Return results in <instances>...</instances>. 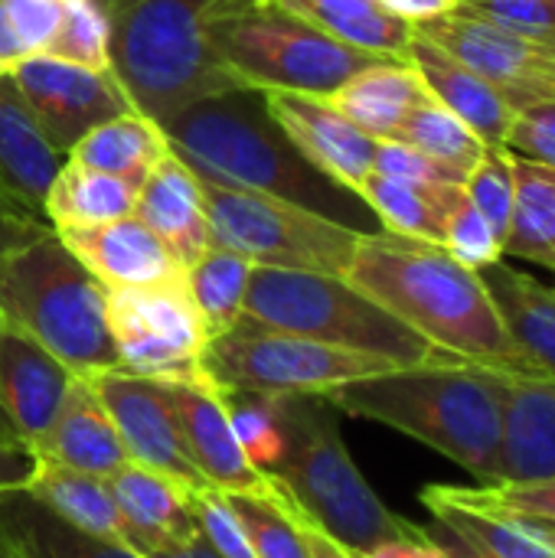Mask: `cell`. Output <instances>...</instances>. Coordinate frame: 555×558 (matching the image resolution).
Instances as JSON below:
<instances>
[{"mask_svg": "<svg viewBox=\"0 0 555 558\" xmlns=\"http://www.w3.org/2000/svg\"><path fill=\"white\" fill-rule=\"evenodd\" d=\"M555 477V383L507 376L500 481L527 484Z\"/></svg>", "mask_w": 555, "mask_h": 558, "instance_id": "cb8c5ba5", "label": "cell"}, {"mask_svg": "<svg viewBox=\"0 0 555 558\" xmlns=\"http://www.w3.org/2000/svg\"><path fill=\"white\" fill-rule=\"evenodd\" d=\"M464 10L487 16L520 36L555 49V0H458Z\"/></svg>", "mask_w": 555, "mask_h": 558, "instance_id": "ee69618b", "label": "cell"}, {"mask_svg": "<svg viewBox=\"0 0 555 558\" xmlns=\"http://www.w3.org/2000/svg\"><path fill=\"white\" fill-rule=\"evenodd\" d=\"M245 523L255 558H311L301 533L298 507L275 484L272 494H226Z\"/></svg>", "mask_w": 555, "mask_h": 558, "instance_id": "74e56055", "label": "cell"}, {"mask_svg": "<svg viewBox=\"0 0 555 558\" xmlns=\"http://www.w3.org/2000/svg\"><path fill=\"white\" fill-rule=\"evenodd\" d=\"M386 369H396V363L307 337L265 330L245 320L213 337L206 347V376L219 389L265 396H327L337 386L379 376Z\"/></svg>", "mask_w": 555, "mask_h": 558, "instance_id": "30bf717a", "label": "cell"}, {"mask_svg": "<svg viewBox=\"0 0 555 558\" xmlns=\"http://www.w3.org/2000/svg\"><path fill=\"white\" fill-rule=\"evenodd\" d=\"M209 43L242 88L314 98H330L383 59L327 36L275 0H229L209 26Z\"/></svg>", "mask_w": 555, "mask_h": 558, "instance_id": "ba28073f", "label": "cell"}, {"mask_svg": "<svg viewBox=\"0 0 555 558\" xmlns=\"http://www.w3.org/2000/svg\"><path fill=\"white\" fill-rule=\"evenodd\" d=\"M415 33L474 69L507 98L514 111L555 98V49L546 43L478 16L461 3L415 23Z\"/></svg>", "mask_w": 555, "mask_h": 558, "instance_id": "7c38bea8", "label": "cell"}, {"mask_svg": "<svg viewBox=\"0 0 555 558\" xmlns=\"http://www.w3.org/2000/svg\"><path fill=\"white\" fill-rule=\"evenodd\" d=\"M226 415L232 425V435L245 454V461L272 477L285 458V412H281V396H265V392H245V389H222Z\"/></svg>", "mask_w": 555, "mask_h": 558, "instance_id": "d590c367", "label": "cell"}, {"mask_svg": "<svg viewBox=\"0 0 555 558\" xmlns=\"http://www.w3.org/2000/svg\"><path fill=\"white\" fill-rule=\"evenodd\" d=\"M62 163L65 154L46 137L13 75H0V190L20 206L43 213Z\"/></svg>", "mask_w": 555, "mask_h": 558, "instance_id": "44dd1931", "label": "cell"}, {"mask_svg": "<svg viewBox=\"0 0 555 558\" xmlns=\"http://www.w3.org/2000/svg\"><path fill=\"white\" fill-rule=\"evenodd\" d=\"M193 517H196V530L200 536L219 553L222 558H255L245 523L239 520V513L232 510L229 497L216 487L196 490L193 497Z\"/></svg>", "mask_w": 555, "mask_h": 558, "instance_id": "b9f144b4", "label": "cell"}, {"mask_svg": "<svg viewBox=\"0 0 555 558\" xmlns=\"http://www.w3.org/2000/svg\"><path fill=\"white\" fill-rule=\"evenodd\" d=\"M432 98L422 75L406 59H379L357 72L327 101L376 141H396L406 118Z\"/></svg>", "mask_w": 555, "mask_h": 558, "instance_id": "484cf974", "label": "cell"}, {"mask_svg": "<svg viewBox=\"0 0 555 558\" xmlns=\"http://www.w3.org/2000/svg\"><path fill=\"white\" fill-rule=\"evenodd\" d=\"M33 458H52L65 468H75V471H85V474H95L105 481L111 474H118L124 464H131L114 422L108 418V412L101 409V402L95 399L88 383L79 376L65 396L59 418L39 441Z\"/></svg>", "mask_w": 555, "mask_h": 558, "instance_id": "d4e9b609", "label": "cell"}, {"mask_svg": "<svg viewBox=\"0 0 555 558\" xmlns=\"http://www.w3.org/2000/svg\"><path fill=\"white\" fill-rule=\"evenodd\" d=\"M478 494L497 507L553 520L555 523V477L553 481H527V484H478Z\"/></svg>", "mask_w": 555, "mask_h": 558, "instance_id": "7dc6e473", "label": "cell"}, {"mask_svg": "<svg viewBox=\"0 0 555 558\" xmlns=\"http://www.w3.org/2000/svg\"><path fill=\"white\" fill-rule=\"evenodd\" d=\"M298 520H301V533H304V543H307V556L311 558H360V553L340 546L334 536H327L321 526H314L301 510H298Z\"/></svg>", "mask_w": 555, "mask_h": 558, "instance_id": "f907efd6", "label": "cell"}, {"mask_svg": "<svg viewBox=\"0 0 555 558\" xmlns=\"http://www.w3.org/2000/svg\"><path fill=\"white\" fill-rule=\"evenodd\" d=\"M242 320L327 347L383 356L396 366L455 363L343 275L252 268ZM464 363V360H461Z\"/></svg>", "mask_w": 555, "mask_h": 558, "instance_id": "52a82bcc", "label": "cell"}, {"mask_svg": "<svg viewBox=\"0 0 555 558\" xmlns=\"http://www.w3.org/2000/svg\"><path fill=\"white\" fill-rule=\"evenodd\" d=\"M386 10H393L396 16L409 20L412 26L422 23V20H432L438 13H448L458 0H379Z\"/></svg>", "mask_w": 555, "mask_h": 558, "instance_id": "816d5d0a", "label": "cell"}, {"mask_svg": "<svg viewBox=\"0 0 555 558\" xmlns=\"http://www.w3.org/2000/svg\"><path fill=\"white\" fill-rule=\"evenodd\" d=\"M23 490L33 494L43 507H49L59 520L72 523L75 530L128 546L124 523L105 477L65 468L52 458H33V471Z\"/></svg>", "mask_w": 555, "mask_h": 558, "instance_id": "f1b7e54d", "label": "cell"}, {"mask_svg": "<svg viewBox=\"0 0 555 558\" xmlns=\"http://www.w3.org/2000/svg\"><path fill=\"white\" fill-rule=\"evenodd\" d=\"M396 141H402V144H409V147L442 160L445 167L458 170L464 180L478 167V160L484 157V141L458 114H451L445 105H438L435 98H425L406 118V124L399 128Z\"/></svg>", "mask_w": 555, "mask_h": 558, "instance_id": "8d00e7d4", "label": "cell"}, {"mask_svg": "<svg viewBox=\"0 0 555 558\" xmlns=\"http://www.w3.org/2000/svg\"><path fill=\"white\" fill-rule=\"evenodd\" d=\"M432 523L422 526L445 558H555V523L497 507L478 487L432 484L419 494Z\"/></svg>", "mask_w": 555, "mask_h": 558, "instance_id": "5bb4252c", "label": "cell"}, {"mask_svg": "<svg viewBox=\"0 0 555 558\" xmlns=\"http://www.w3.org/2000/svg\"><path fill=\"white\" fill-rule=\"evenodd\" d=\"M13 82L20 85L46 137L65 157L92 128L134 108L111 72H95L52 56L23 59L13 69Z\"/></svg>", "mask_w": 555, "mask_h": 558, "instance_id": "9a60e30c", "label": "cell"}, {"mask_svg": "<svg viewBox=\"0 0 555 558\" xmlns=\"http://www.w3.org/2000/svg\"><path fill=\"white\" fill-rule=\"evenodd\" d=\"M43 56L111 72V20L101 0H65L62 20Z\"/></svg>", "mask_w": 555, "mask_h": 558, "instance_id": "f35d334b", "label": "cell"}, {"mask_svg": "<svg viewBox=\"0 0 555 558\" xmlns=\"http://www.w3.org/2000/svg\"><path fill=\"white\" fill-rule=\"evenodd\" d=\"M23 59H29V56H26V49H23L16 29L10 26V20H7V13H3V7H0V75H13V69H16Z\"/></svg>", "mask_w": 555, "mask_h": 558, "instance_id": "db71d44e", "label": "cell"}, {"mask_svg": "<svg viewBox=\"0 0 555 558\" xmlns=\"http://www.w3.org/2000/svg\"><path fill=\"white\" fill-rule=\"evenodd\" d=\"M0 539L20 558H144L124 543L75 530L23 487L0 490Z\"/></svg>", "mask_w": 555, "mask_h": 558, "instance_id": "83f0119b", "label": "cell"}, {"mask_svg": "<svg viewBox=\"0 0 555 558\" xmlns=\"http://www.w3.org/2000/svg\"><path fill=\"white\" fill-rule=\"evenodd\" d=\"M65 0H0L10 26L16 29L26 56H43L59 20H62Z\"/></svg>", "mask_w": 555, "mask_h": 558, "instance_id": "bcb514c9", "label": "cell"}, {"mask_svg": "<svg viewBox=\"0 0 555 558\" xmlns=\"http://www.w3.org/2000/svg\"><path fill=\"white\" fill-rule=\"evenodd\" d=\"M373 170L386 173V177H399V180H415V183H464V177L458 170L445 167L442 160H435L402 141H379Z\"/></svg>", "mask_w": 555, "mask_h": 558, "instance_id": "f6af8a7d", "label": "cell"}, {"mask_svg": "<svg viewBox=\"0 0 555 558\" xmlns=\"http://www.w3.org/2000/svg\"><path fill=\"white\" fill-rule=\"evenodd\" d=\"M504 392L507 373L455 360L396 366L337 386L324 399L343 415L389 425L435 448L487 487L500 481Z\"/></svg>", "mask_w": 555, "mask_h": 558, "instance_id": "7a4b0ae2", "label": "cell"}, {"mask_svg": "<svg viewBox=\"0 0 555 558\" xmlns=\"http://www.w3.org/2000/svg\"><path fill=\"white\" fill-rule=\"evenodd\" d=\"M281 412L288 445L272 481L314 526L360 556L383 543L425 539V530L396 517L360 474L324 396H281Z\"/></svg>", "mask_w": 555, "mask_h": 558, "instance_id": "5b68a950", "label": "cell"}, {"mask_svg": "<svg viewBox=\"0 0 555 558\" xmlns=\"http://www.w3.org/2000/svg\"><path fill=\"white\" fill-rule=\"evenodd\" d=\"M144 558H222L200 533H193L190 539L183 543H173V546H164V549H154L150 556Z\"/></svg>", "mask_w": 555, "mask_h": 558, "instance_id": "11a10c76", "label": "cell"}, {"mask_svg": "<svg viewBox=\"0 0 555 558\" xmlns=\"http://www.w3.org/2000/svg\"><path fill=\"white\" fill-rule=\"evenodd\" d=\"M160 131L167 147L203 183L288 199L353 226L347 206L360 196L337 186L294 147L255 88L203 98L164 121Z\"/></svg>", "mask_w": 555, "mask_h": 558, "instance_id": "3957f363", "label": "cell"}, {"mask_svg": "<svg viewBox=\"0 0 555 558\" xmlns=\"http://www.w3.org/2000/svg\"><path fill=\"white\" fill-rule=\"evenodd\" d=\"M137 190L141 186L124 177H114V173H105V170H95L65 157L62 170L56 173L46 193L43 216L49 219L52 232L114 222L134 213Z\"/></svg>", "mask_w": 555, "mask_h": 558, "instance_id": "1f68e13d", "label": "cell"}, {"mask_svg": "<svg viewBox=\"0 0 555 558\" xmlns=\"http://www.w3.org/2000/svg\"><path fill=\"white\" fill-rule=\"evenodd\" d=\"M56 235L101 281L105 291L147 288L183 275L170 248L134 213L101 226L62 229Z\"/></svg>", "mask_w": 555, "mask_h": 558, "instance_id": "d6986e66", "label": "cell"}, {"mask_svg": "<svg viewBox=\"0 0 555 558\" xmlns=\"http://www.w3.org/2000/svg\"><path fill=\"white\" fill-rule=\"evenodd\" d=\"M275 3L307 20L311 26L324 29L327 36L383 59H406L409 43L415 36V26L396 16L393 10H386L379 0H275Z\"/></svg>", "mask_w": 555, "mask_h": 558, "instance_id": "4dcf8cb0", "label": "cell"}, {"mask_svg": "<svg viewBox=\"0 0 555 558\" xmlns=\"http://www.w3.org/2000/svg\"><path fill=\"white\" fill-rule=\"evenodd\" d=\"M134 216L170 248L183 271L213 245L203 183L173 150H167L144 177Z\"/></svg>", "mask_w": 555, "mask_h": 558, "instance_id": "ffe728a7", "label": "cell"}, {"mask_svg": "<svg viewBox=\"0 0 555 558\" xmlns=\"http://www.w3.org/2000/svg\"><path fill=\"white\" fill-rule=\"evenodd\" d=\"M101 3L111 20V75L150 121L164 124L203 98L242 88L209 43V26L229 0Z\"/></svg>", "mask_w": 555, "mask_h": 558, "instance_id": "277c9868", "label": "cell"}, {"mask_svg": "<svg viewBox=\"0 0 555 558\" xmlns=\"http://www.w3.org/2000/svg\"><path fill=\"white\" fill-rule=\"evenodd\" d=\"M510 340L536 366L543 379L555 383V288L540 284L507 258L478 268Z\"/></svg>", "mask_w": 555, "mask_h": 558, "instance_id": "4316f807", "label": "cell"}, {"mask_svg": "<svg viewBox=\"0 0 555 558\" xmlns=\"http://www.w3.org/2000/svg\"><path fill=\"white\" fill-rule=\"evenodd\" d=\"M43 232H49V229H46L26 206H20L13 196H7V193L0 190V258L10 255L13 248L33 242V239L43 235Z\"/></svg>", "mask_w": 555, "mask_h": 558, "instance_id": "c3c4849f", "label": "cell"}, {"mask_svg": "<svg viewBox=\"0 0 555 558\" xmlns=\"http://www.w3.org/2000/svg\"><path fill=\"white\" fill-rule=\"evenodd\" d=\"M504 147L517 160L555 170V98L520 108L510 121Z\"/></svg>", "mask_w": 555, "mask_h": 558, "instance_id": "7bdbcfd3", "label": "cell"}, {"mask_svg": "<svg viewBox=\"0 0 555 558\" xmlns=\"http://www.w3.org/2000/svg\"><path fill=\"white\" fill-rule=\"evenodd\" d=\"M108 330L118 369L157 383H206L209 330L186 291L183 275L108 291Z\"/></svg>", "mask_w": 555, "mask_h": 558, "instance_id": "8fae6325", "label": "cell"}, {"mask_svg": "<svg viewBox=\"0 0 555 558\" xmlns=\"http://www.w3.org/2000/svg\"><path fill=\"white\" fill-rule=\"evenodd\" d=\"M0 558H20V556H16V553H13V549H10V546L0 539Z\"/></svg>", "mask_w": 555, "mask_h": 558, "instance_id": "9f6ffc18", "label": "cell"}, {"mask_svg": "<svg viewBox=\"0 0 555 558\" xmlns=\"http://www.w3.org/2000/svg\"><path fill=\"white\" fill-rule=\"evenodd\" d=\"M170 147H167V137H164L160 124L150 121L147 114H141L137 108H131V111H124L118 118H108L105 124L92 128L69 150V157L85 163V167L124 177V180L141 186L144 177L154 170V163Z\"/></svg>", "mask_w": 555, "mask_h": 558, "instance_id": "d6a6232c", "label": "cell"}, {"mask_svg": "<svg viewBox=\"0 0 555 558\" xmlns=\"http://www.w3.org/2000/svg\"><path fill=\"white\" fill-rule=\"evenodd\" d=\"M268 114L294 141V147L337 186L360 196L363 180L373 173L376 137L343 118L327 98L298 92H262Z\"/></svg>", "mask_w": 555, "mask_h": 558, "instance_id": "2e32d148", "label": "cell"}, {"mask_svg": "<svg viewBox=\"0 0 555 558\" xmlns=\"http://www.w3.org/2000/svg\"><path fill=\"white\" fill-rule=\"evenodd\" d=\"M461 265L468 268H487L494 262L504 258V242L497 239V232L491 229V222L474 209V203L468 199V193H461V199L455 203L451 216H448V229H445V242H442Z\"/></svg>", "mask_w": 555, "mask_h": 558, "instance_id": "60d3db41", "label": "cell"}, {"mask_svg": "<svg viewBox=\"0 0 555 558\" xmlns=\"http://www.w3.org/2000/svg\"><path fill=\"white\" fill-rule=\"evenodd\" d=\"M514 216L504 258H523L555 271V170L514 157Z\"/></svg>", "mask_w": 555, "mask_h": 558, "instance_id": "836d02e7", "label": "cell"}, {"mask_svg": "<svg viewBox=\"0 0 555 558\" xmlns=\"http://www.w3.org/2000/svg\"><path fill=\"white\" fill-rule=\"evenodd\" d=\"M170 396H173V409L183 428L186 451L209 487L222 494H272L275 490V481L245 461L232 435L229 415H226L222 389L213 379L173 383Z\"/></svg>", "mask_w": 555, "mask_h": 558, "instance_id": "ac0fdd59", "label": "cell"}, {"mask_svg": "<svg viewBox=\"0 0 555 558\" xmlns=\"http://www.w3.org/2000/svg\"><path fill=\"white\" fill-rule=\"evenodd\" d=\"M252 262L232 248L222 245H209L186 271V291L209 330V340L232 330L242 320V307H245V294H249V281H252Z\"/></svg>", "mask_w": 555, "mask_h": 558, "instance_id": "e575fe53", "label": "cell"}, {"mask_svg": "<svg viewBox=\"0 0 555 558\" xmlns=\"http://www.w3.org/2000/svg\"><path fill=\"white\" fill-rule=\"evenodd\" d=\"M406 59L422 75L429 95L451 114H458L484 141V147H504L517 111L491 82H484L474 69H468L461 59H455L451 52H445L442 46L419 33L412 36Z\"/></svg>", "mask_w": 555, "mask_h": 558, "instance_id": "603a6c76", "label": "cell"}, {"mask_svg": "<svg viewBox=\"0 0 555 558\" xmlns=\"http://www.w3.org/2000/svg\"><path fill=\"white\" fill-rule=\"evenodd\" d=\"M108 487L114 494L124 536L134 553L150 556L154 549L183 543L200 533L190 500L193 494L177 481L144 471L137 464H124L118 474L108 477Z\"/></svg>", "mask_w": 555, "mask_h": 558, "instance_id": "7402d4cb", "label": "cell"}, {"mask_svg": "<svg viewBox=\"0 0 555 558\" xmlns=\"http://www.w3.org/2000/svg\"><path fill=\"white\" fill-rule=\"evenodd\" d=\"M343 278L442 353L507 376L543 379L510 340L481 275L445 245L386 229L363 232Z\"/></svg>", "mask_w": 555, "mask_h": 558, "instance_id": "6da1fadb", "label": "cell"}, {"mask_svg": "<svg viewBox=\"0 0 555 558\" xmlns=\"http://www.w3.org/2000/svg\"><path fill=\"white\" fill-rule=\"evenodd\" d=\"M464 193L474 203V209L491 222L497 239H507L510 216H514V154L507 147H484V157L464 180Z\"/></svg>", "mask_w": 555, "mask_h": 558, "instance_id": "ab89813d", "label": "cell"}, {"mask_svg": "<svg viewBox=\"0 0 555 558\" xmlns=\"http://www.w3.org/2000/svg\"><path fill=\"white\" fill-rule=\"evenodd\" d=\"M33 471V454L20 448L13 438L0 435V490L7 487H23Z\"/></svg>", "mask_w": 555, "mask_h": 558, "instance_id": "681fc988", "label": "cell"}, {"mask_svg": "<svg viewBox=\"0 0 555 558\" xmlns=\"http://www.w3.org/2000/svg\"><path fill=\"white\" fill-rule=\"evenodd\" d=\"M85 383L101 402V409L108 412V418L114 422L131 464L170 477L190 494L209 487L186 451L183 428L167 383L144 379L124 369H105L85 376Z\"/></svg>", "mask_w": 555, "mask_h": 558, "instance_id": "4fadbf2b", "label": "cell"}, {"mask_svg": "<svg viewBox=\"0 0 555 558\" xmlns=\"http://www.w3.org/2000/svg\"><path fill=\"white\" fill-rule=\"evenodd\" d=\"M464 183H415L386 173H370L360 186V199L379 219V229L412 235L425 242H445L448 216L461 199Z\"/></svg>", "mask_w": 555, "mask_h": 558, "instance_id": "f546056e", "label": "cell"}, {"mask_svg": "<svg viewBox=\"0 0 555 558\" xmlns=\"http://www.w3.org/2000/svg\"><path fill=\"white\" fill-rule=\"evenodd\" d=\"M360 558H445L432 543L425 539H402V543H383Z\"/></svg>", "mask_w": 555, "mask_h": 558, "instance_id": "f5cc1de1", "label": "cell"}, {"mask_svg": "<svg viewBox=\"0 0 555 558\" xmlns=\"http://www.w3.org/2000/svg\"><path fill=\"white\" fill-rule=\"evenodd\" d=\"M0 317L79 379L118 369L108 291L52 229L0 258Z\"/></svg>", "mask_w": 555, "mask_h": 558, "instance_id": "8992f818", "label": "cell"}, {"mask_svg": "<svg viewBox=\"0 0 555 558\" xmlns=\"http://www.w3.org/2000/svg\"><path fill=\"white\" fill-rule=\"evenodd\" d=\"M75 373L36 340L3 324L0 330V415L10 438L29 454L59 418Z\"/></svg>", "mask_w": 555, "mask_h": 558, "instance_id": "e0dca14e", "label": "cell"}, {"mask_svg": "<svg viewBox=\"0 0 555 558\" xmlns=\"http://www.w3.org/2000/svg\"><path fill=\"white\" fill-rule=\"evenodd\" d=\"M203 203L213 245L232 248L258 268L343 275L363 235L353 226L262 193L203 183Z\"/></svg>", "mask_w": 555, "mask_h": 558, "instance_id": "9c48e42d", "label": "cell"}, {"mask_svg": "<svg viewBox=\"0 0 555 558\" xmlns=\"http://www.w3.org/2000/svg\"><path fill=\"white\" fill-rule=\"evenodd\" d=\"M0 330H3V317H0Z\"/></svg>", "mask_w": 555, "mask_h": 558, "instance_id": "6f0895ef", "label": "cell"}]
</instances>
